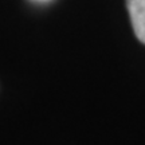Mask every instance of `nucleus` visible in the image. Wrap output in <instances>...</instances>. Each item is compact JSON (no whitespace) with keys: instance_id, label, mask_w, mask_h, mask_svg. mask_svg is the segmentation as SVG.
Instances as JSON below:
<instances>
[{"instance_id":"obj_1","label":"nucleus","mask_w":145,"mask_h":145,"mask_svg":"<svg viewBox=\"0 0 145 145\" xmlns=\"http://www.w3.org/2000/svg\"><path fill=\"white\" fill-rule=\"evenodd\" d=\"M126 7L136 36L145 44V0H126Z\"/></svg>"}]
</instances>
